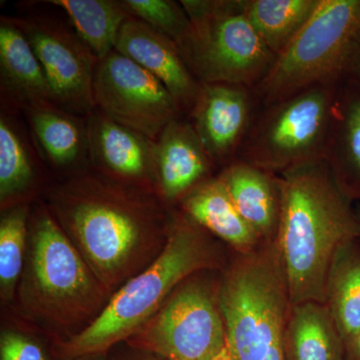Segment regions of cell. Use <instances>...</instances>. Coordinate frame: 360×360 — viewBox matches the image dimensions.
<instances>
[{
	"label": "cell",
	"instance_id": "6da1fadb",
	"mask_svg": "<svg viewBox=\"0 0 360 360\" xmlns=\"http://www.w3.org/2000/svg\"><path fill=\"white\" fill-rule=\"evenodd\" d=\"M279 176L283 210L276 240L290 305L324 302L336 251L360 236L356 208L341 193L324 160L291 168Z\"/></svg>",
	"mask_w": 360,
	"mask_h": 360
},
{
	"label": "cell",
	"instance_id": "7a4b0ae2",
	"mask_svg": "<svg viewBox=\"0 0 360 360\" xmlns=\"http://www.w3.org/2000/svg\"><path fill=\"white\" fill-rule=\"evenodd\" d=\"M231 255L200 225L180 212L170 225L167 245L158 259L125 284L91 324L68 343L78 356L108 349L131 338L186 279L205 270H222Z\"/></svg>",
	"mask_w": 360,
	"mask_h": 360
},
{
	"label": "cell",
	"instance_id": "3957f363",
	"mask_svg": "<svg viewBox=\"0 0 360 360\" xmlns=\"http://www.w3.org/2000/svg\"><path fill=\"white\" fill-rule=\"evenodd\" d=\"M52 198L59 219L105 281L122 271L161 219L160 208L151 198L91 174L70 180Z\"/></svg>",
	"mask_w": 360,
	"mask_h": 360
},
{
	"label": "cell",
	"instance_id": "277c9868",
	"mask_svg": "<svg viewBox=\"0 0 360 360\" xmlns=\"http://www.w3.org/2000/svg\"><path fill=\"white\" fill-rule=\"evenodd\" d=\"M219 300L232 359L284 360L290 300L276 240L231 251L220 270Z\"/></svg>",
	"mask_w": 360,
	"mask_h": 360
},
{
	"label": "cell",
	"instance_id": "5b68a950",
	"mask_svg": "<svg viewBox=\"0 0 360 360\" xmlns=\"http://www.w3.org/2000/svg\"><path fill=\"white\" fill-rule=\"evenodd\" d=\"M360 44V0H321L290 44L252 89L258 108L347 75Z\"/></svg>",
	"mask_w": 360,
	"mask_h": 360
},
{
	"label": "cell",
	"instance_id": "8992f818",
	"mask_svg": "<svg viewBox=\"0 0 360 360\" xmlns=\"http://www.w3.org/2000/svg\"><path fill=\"white\" fill-rule=\"evenodd\" d=\"M180 4L191 28L179 49L198 82L255 89L276 56L248 20L243 0H181Z\"/></svg>",
	"mask_w": 360,
	"mask_h": 360
},
{
	"label": "cell",
	"instance_id": "52a82bcc",
	"mask_svg": "<svg viewBox=\"0 0 360 360\" xmlns=\"http://www.w3.org/2000/svg\"><path fill=\"white\" fill-rule=\"evenodd\" d=\"M341 82L310 87L258 108L238 160L278 175L323 160Z\"/></svg>",
	"mask_w": 360,
	"mask_h": 360
},
{
	"label": "cell",
	"instance_id": "ba28073f",
	"mask_svg": "<svg viewBox=\"0 0 360 360\" xmlns=\"http://www.w3.org/2000/svg\"><path fill=\"white\" fill-rule=\"evenodd\" d=\"M205 270L179 284L134 335V345L165 360H212L226 347L219 278Z\"/></svg>",
	"mask_w": 360,
	"mask_h": 360
},
{
	"label": "cell",
	"instance_id": "9c48e42d",
	"mask_svg": "<svg viewBox=\"0 0 360 360\" xmlns=\"http://www.w3.org/2000/svg\"><path fill=\"white\" fill-rule=\"evenodd\" d=\"M25 33L51 86L54 103L68 112L87 116L96 108L94 71L98 59L68 21L44 13L11 16Z\"/></svg>",
	"mask_w": 360,
	"mask_h": 360
},
{
	"label": "cell",
	"instance_id": "30bf717a",
	"mask_svg": "<svg viewBox=\"0 0 360 360\" xmlns=\"http://www.w3.org/2000/svg\"><path fill=\"white\" fill-rule=\"evenodd\" d=\"M92 90L97 110L153 141L184 116L160 80L116 51L97 63Z\"/></svg>",
	"mask_w": 360,
	"mask_h": 360
},
{
	"label": "cell",
	"instance_id": "8fae6325",
	"mask_svg": "<svg viewBox=\"0 0 360 360\" xmlns=\"http://www.w3.org/2000/svg\"><path fill=\"white\" fill-rule=\"evenodd\" d=\"M32 277L40 297L58 309L84 310L96 286L65 232L46 210L33 222Z\"/></svg>",
	"mask_w": 360,
	"mask_h": 360
},
{
	"label": "cell",
	"instance_id": "7c38bea8",
	"mask_svg": "<svg viewBox=\"0 0 360 360\" xmlns=\"http://www.w3.org/2000/svg\"><path fill=\"white\" fill-rule=\"evenodd\" d=\"M257 108L252 89L243 85H200L188 115L217 167L224 168L238 160Z\"/></svg>",
	"mask_w": 360,
	"mask_h": 360
},
{
	"label": "cell",
	"instance_id": "4fadbf2b",
	"mask_svg": "<svg viewBox=\"0 0 360 360\" xmlns=\"http://www.w3.org/2000/svg\"><path fill=\"white\" fill-rule=\"evenodd\" d=\"M87 120L89 163L116 184H156L155 141L94 108Z\"/></svg>",
	"mask_w": 360,
	"mask_h": 360
},
{
	"label": "cell",
	"instance_id": "5bb4252c",
	"mask_svg": "<svg viewBox=\"0 0 360 360\" xmlns=\"http://www.w3.org/2000/svg\"><path fill=\"white\" fill-rule=\"evenodd\" d=\"M115 51L160 80L174 97L182 115L191 113L201 84L174 40L143 21L130 18L122 25Z\"/></svg>",
	"mask_w": 360,
	"mask_h": 360
},
{
	"label": "cell",
	"instance_id": "9a60e30c",
	"mask_svg": "<svg viewBox=\"0 0 360 360\" xmlns=\"http://www.w3.org/2000/svg\"><path fill=\"white\" fill-rule=\"evenodd\" d=\"M215 167L191 120L184 116L168 123L155 141L156 184L167 201L181 202L213 177Z\"/></svg>",
	"mask_w": 360,
	"mask_h": 360
},
{
	"label": "cell",
	"instance_id": "2e32d148",
	"mask_svg": "<svg viewBox=\"0 0 360 360\" xmlns=\"http://www.w3.org/2000/svg\"><path fill=\"white\" fill-rule=\"evenodd\" d=\"M217 176L234 205L262 241H274L283 210V186L278 174L236 160Z\"/></svg>",
	"mask_w": 360,
	"mask_h": 360
},
{
	"label": "cell",
	"instance_id": "e0dca14e",
	"mask_svg": "<svg viewBox=\"0 0 360 360\" xmlns=\"http://www.w3.org/2000/svg\"><path fill=\"white\" fill-rule=\"evenodd\" d=\"M1 103L22 112L37 104L53 103L51 86L25 33L11 20H0Z\"/></svg>",
	"mask_w": 360,
	"mask_h": 360
},
{
	"label": "cell",
	"instance_id": "ac0fdd59",
	"mask_svg": "<svg viewBox=\"0 0 360 360\" xmlns=\"http://www.w3.org/2000/svg\"><path fill=\"white\" fill-rule=\"evenodd\" d=\"M324 160L341 193L360 203V84L342 80Z\"/></svg>",
	"mask_w": 360,
	"mask_h": 360
},
{
	"label": "cell",
	"instance_id": "d6986e66",
	"mask_svg": "<svg viewBox=\"0 0 360 360\" xmlns=\"http://www.w3.org/2000/svg\"><path fill=\"white\" fill-rule=\"evenodd\" d=\"M41 158L52 167L70 169L89 163L86 116L68 112L53 103L22 111Z\"/></svg>",
	"mask_w": 360,
	"mask_h": 360
},
{
	"label": "cell",
	"instance_id": "ffe728a7",
	"mask_svg": "<svg viewBox=\"0 0 360 360\" xmlns=\"http://www.w3.org/2000/svg\"><path fill=\"white\" fill-rule=\"evenodd\" d=\"M180 205L186 217L234 252H251L264 243L243 219L217 175L187 194Z\"/></svg>",
	"mask_w": 360,
	"mask_h": 360
},
{
	"label": "cell",
	"instance_id": "44dd1931",
	"mask_svg": "<svg viewBox=\"0 0 360 360\" xmlns=\"http://www.w3.org/2000/svg\"><path fill=\"white\" fill-rule=\"evenodd\" d=\"M283 354L284 360H345V340L326 303L290 305Z\"/></svg>",
	"mask_w": 360,
	"mask_h": 360
},
{
	"label": "cell",
	"instance_id": "7402d4cb",
	"mask_svg": "<svg viewBox=\"0 0 360 360\" xmlns=\"http://www.w3.org/2000/svg\"><path fill=\"white\" fill-rule=\"evenodd\" d=\"M20 111L1 103L0 112V200L2 206L15 205L30 193L37 176V144L25 134L18 118Z\"/></svg>",
	"mask_w": 360,
	"mask_h": 360
},
{
	"label": "cell",
	"instance_id": "603a6c76",
	"mask_svg": "<svg viewBox=\"0 0 360 360\" xmlns=\"http://www.w3.org/2000/svg\"><path fill=\"white\" fill-rule=\"evenodd\" d=\"M63 11L77 37L98 60L115 49L125 21L131 18L120 0H51Z\"/></svg>",
	"mask_w": 360,
	"mask_h": 360
},
{
	"label": "cell",
	"instance_id": "cb8c5ba5",
	"mask_svg": "<svg viewBox=\"0 0 360 360\" xmlns=\"http://www.w3.org/2000/svg\"><path fill=\"white\" fill-rule=\"evenodd\" d=\"M324 303L345 342L360 329V236L336 251L326 279Z\"/></svg>",
	"mask_w": 360,
	"mask_h": 360
},
{
	"label": "cell",
	"instance_id": "d4e9b609",
	"mask_svg": "<svg viewBox=\"0 0 360 360\" xmlns=\"http://www.w3.org/2000/svg\"><path fill=\"white\" fill-rule=\"evenodd\" d=\"M321 0H243L248 20L277 56L307 25Z\"/></svg>",
	"mask_w": 360,
	"mask_h": 360
},
{
	"label": "cell",
	"instance_id": "484cf974",
	"mask_svg": "<svg viewBox=\"0 0 360 360\" xmlns=\"http://www.w3.org/2000/svg\"><path fill=\"white\" fill-rule=\"evenodd\" d=\"M27 214L25 205L13 206L0 224V284L4 296L13 292L22 266Z\"/></svg>",
	"mask_w": 360,
	"mask_h": 360
},
{
	"label": "cell",
	"instance_id": "4316f807",
	"mask_svg": "<svg viewBox=\"0 0 360 360\" xmlns=\"http://www.w3.org/2000/svg\"><path fill=\"white\" fill-rule=\"evenodd\" d=\"M131 18L143 21L180 46L191 32L186 9L172 0H122Z\"/></svg>",
	"mask_w": 360,
	"mask_h": 360
},
{
	"label": "cell",
	"instance_id": "83f0119b",
	"mask_svg": "<svg viewBox=\"0 0 360 360\" xmlns=\"http://www.w3.org/2000/svg\"><path fill=\"white\" fill-rule=\"evenodd\" d=\"M0 352L1 360H45L39 345L16 333H6L2 336Z\"/></svg>",
	"mask_w": 360,
	"mask_h": 360
},
{
	"label": "cell",
	"instance_id": "f1b7e54d",
	"mask_svg": "<svg viewBox=\"0 0 360 360\" xmlns=\"http://www.w3.org/2000/svg\"><path fill=\"white\" fill-rule=\"evenodd\" d=\"M345 360H360V329L345 341Z\"/></svg>",
	"mask_w": 360,
	"mask_h": 360
},
{
	"label": "cell",
	"instance_id": "f546056e",
	"mask_svg": "<svg viewBox=\"0 0 360 360\" xmlns=\"http://www.w3.org/2000/svg\"><path fill=\"white\" fill-rule=\"evenodd\" d=\"M347 77L352 78L360 84V44L348 68Z\"/></svg>",
	"mask_w": 360,
	"mask_h": 360
},
{
	"label": "cell",
	"instance_id": "4dcf8cb0",
	"mask_svg": "<svg viewBox=\"0 0 360 360\" xmlns=\"http://www.w3.org/2000/svg\"><path fill=\"white\" fill-rule=\"evenodd\" d=\"M212 360H233L232 359L231 352H229V347H227V345Z\"/></svg>",
	"mask_w": 360,
	"mask_h": 360
},
{
	"label": "cell",
	"instance_id": "1f68e13d",
	"mask_svg": "<svg viewBox=\"0 0 360 360\" xmlns=\"http://www.w3.org/2000/svg\"><path fill=\"white\" fill-rule=\"evenodd\" d=\"M356 212H357V215H359V221H360V205L359 206V207L356 208Z\"/></svg>",
	"mask_w": 360,
	"mask_h": 360
}]
</instances>
